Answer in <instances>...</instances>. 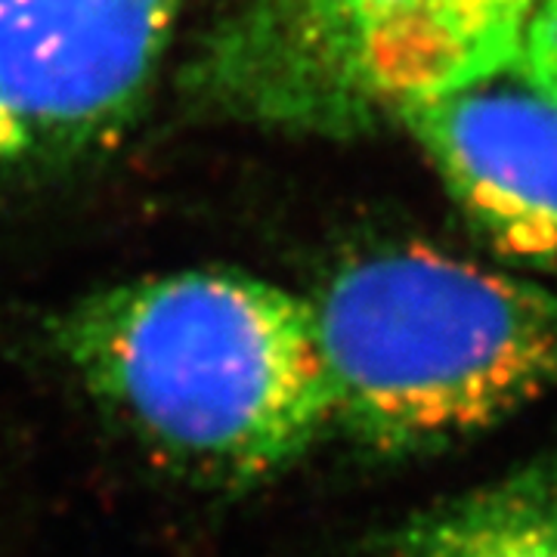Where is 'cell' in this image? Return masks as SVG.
Listing matches in <instances>:
<instances>
[{"label": "cell", "instance_id": "6da1fadb", "mask_svg": "<svg viewBox=\"0 0 557 557\" xmlns=\"http://www.w3.org/2000/svg\"><path fill=\"white\" fill-rule=\"evenodd\" d=\"M50 332L106 412L205 483L273 478L332 431L310 300L276 282L236 270L115 282Z\"/></svg>", "mask_w": 557, "mask_h": 557}, {"label": "cell", "instance_id": "7a4b0ae2", "mask_svg": "<svg viewBox=\"0 0 557 557\" xmlns=\"http://www.w3.org/2000/svg\"><path fill=\"white\" fill-rule=\"evenodd\" d=\"M310 300L332 431L421 456L557 391V288L434 248L344 263Z\"/></svg>", "mask_w": 557, "mask_h": 557}, {"label": "cell", "instance_id": "3957f363", "mask_svg": "<svg viewBox=\"0 0 557 557\" xmlns=\"http://www.w3.org/2000/svg\"><path fill=\"white\" fill-rule=\"evenodd\" d=\"M542 0H223L208 81L239 112L350 127L515 69Z\"/></svg>", "mask_w": 557, "mask_h": 557}, {"label": "cell", "instance_id": "277c9868", "mask_svg": "<svg viewBox=\"0 0 557 557\" xmlns=\"http://www.w3.org/2000/svg\"><path fill=\"white\" fill-rule=\"evenodd\" d=\"M183 0H0V174L119 137L159 75Z\"/></svg>", "mask_w": 557, "mask_h": 557}, {"label": "cell", "instance_id": "5b68a950", "mask_svg": "<svg viewBox=\"0 0 557 557\" xmlns=\"http://www.w3.org/2000/svg\"><path fill=\"white\" fill-rule=\"evenodd\" d=\"M394 115L498 255L557 273V102L518 69Z\"/></svg>", "mask_w": 557, "mask_h": 557}, {"label": "cell", "instance_id": "8992f818", "mask_svg": "<svg viewBox=\"0 0 557 557\" xmlns=\"http://www.w3.org/2000/svg\"><path fill=\"white\" fill-rule=\"evenodd\" d=\"M381 557H557V453L424 508Z\"/></svg>", "mask_w": 557, "mask_h": 557}, {"label": "cell", "instance_id": "52a82bcc", "mask_svg": "<svg viewBox=\"0 0 557 557\" xmlns=\"http://www.w3.org/2000/svg\"><path fill=\"white\" fill-rule=\"evenodd\" d=\"M523 78L557 102V0H542L515 62Z\"/></svg>", "mask_w": 557, "mask_h": 557}]
</instances>
